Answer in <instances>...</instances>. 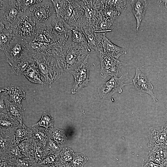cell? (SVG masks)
Masks as SVG:
<instances>
[{"instance_id": "1", "label": "cell", "mask_w": 167, "mask_h": 167, "mask_svg": "<svg viewBox=\"0 0 167 167\" xmlns=\"http://www.w3.org/2000/svg\"><path fill=\"white\" fill-rule=\"evenodd\" d=\"M87 47L73 41L71 37L54 58L64 73L69 72L79 66L89 54Z\"/></svg>"}, {"instance_id": "2", "label": "cell", "mask_w": 167, "mask_h": 167, "mask_svg": "<svg viewBox=\"0 0 167 167\" xmlns=\"http://www.w3.org/2000/svg\"><path fill=\"white\" fill-rule=\"evenodd\" d=\"M29 50L41 74L44 76L46 81L53 82L64 73L56 59L52 56Z\"/></svg>"}, {"instance_id": "3", "label": "cell", "mask_w": 167, "mask_h": 167, "mask_svg": "<svg viewBox=\"0 0 167 167\" xmlns=\"http://www.w3.org/2000/svg\"><path fill=\"white\" fill-rule=\"evenodd\" d=\"M25 14L37 24L50 23L57 17L51 0H41L26 11Z\"/></svg>"}, {"instance_id": "4", "label": "cell", "mask_w": 167, "mask_h": 167, "mask_svg": "<svg viewBox=\"0 0 167 167\" xmlns=\"http://www.w3.org/2000/svg\"><path fill=\"white\" fill-rule=\"evenodd\" d=\"M0 23L7 28L14 26L25 14L18 8L16 0H0Z\"/></svg>"}, {"instance_id": "5", "label": "cell", "mask_w": 167, "mask_h": 167, "mask_svg": "<svg viewBox=\"0 0 167 167\" xmlns=\"http://www.w3.org/2000/svg\"><path fill=\"white\" fill-rule=\"evenodd\" d=\"M128 72H126L119 77H111L109 80L102 83L97 90L100 97L104 99H108L116 92L121 93L123 87L133 84L128 82Z\"/></svg>"}, {"instance_id": "6", "label": "cell", "mask_w": 167, "mask_h": 167, "mask_svg": "<svg viewBox=\"0 0 167 167\" xmlns=\"http://www.w3.org/2000/svg\"><path fill=\"white\" fill-rule=\"evenodd\" d=\"M97 53L100 62V74L101 77L105 79L108 76H118L121 73V68L124 66V63L103 51Z\"/></svg>"}, {"instance_id": "7", "label": "cell", "mask_w": 167, "mask_h": 167, "mask_svg": "<svg viewBox=\"0 0 167 167\" xmlns=\"http://www.w3.org/2000/svg\"><path fill=\"white\" fill-rule=\"evenodd\" d=\"M11 28L14 34L30 43L35 37L37 24L25 14Z\"/></svg>"}, {"instance_id": "8", "label": "cell", "mask_w": 167, "mask_h": 167, "mask_svg": "<svg viewBox=\"0 0 167 167\" xmlns=\"http://www.w3.org/2000/svg\"><path fill=\"white\" fill-rule=\"evenodd\" d=\"M85 18L84 9L79 0H66L63 19L69 25H81Z\"/></svg>"}, {"instance_id": "9", "label": "cell", "mask_w": 167, "mask_h": 167, "mask_svg": "<svg viewBox=\"0 0 167 167\" xmlns=\"http://www.w3.org/2000/svg\"><path fill=\"white\" fill-rule=\"evenodd\" d=\"M88 56L76 68L70 71L74 79V82L71 90L74 94L83 88L89 85L90 66Z\"/></svg>"}, {"instance_id": "10", "label": "cell", "mask_w": 167, "mask_h": 167, "mask_svg": "<svg viewBox=\"0 0 167 167\" xmlns=\"http://www.w3.org/2000/svg\"><path fill=\"white\" fill-rule=\"evenodd\" d=\"M26 40L13 34L8 48L4 51L6 62L12 66L13 62L18 58L27 49L28 44Z\"/></svg>"}, {"instance_id": "11", "label": "cell", "mask_w": 167, "mask_h": 167, "mask_svg": "<svg viewBox=\"0 0 167 167\" xmlns=\"http://www.w3.org/2000/svg\"><path fill=\"white\" fill-rule=\"evenodd\" d=\"M135 75L132 79V83L135 89L139 92L149 94L154 101H157L153 91V86L148 80L146 75L140 71L138 66H135Z\"/></svg>"}, {"instance_id": "12", "label": "cell", "mask_w": 167, "mask_h": 167, "mask_svg": "<svg viewBox=\"0 0 167 167\" xmlns=\"http://www.w3.org/2000/svg\"><path fill=\"white\" fill-rule=\"evenodd\" d=\"M37 24L36 36L32 42L55 43L59 41L61 39L63 35L56 34L54 31L50 23Z\"/></svg>"}, {"instance_id": "13", "label": "cell", "mask_w": 167, "mask_h": 167, "mask_svg": "<svg viewBox=\"0 0 167 167\" xmlns=\"http://www.w3.org/2000/svg\"><path fill=\"white\" fill-rule=\"evenodd\" d=\"M106 33L104 32H98L95 33L96 38L102 45L103 52L118 59L122 54H126L127 52L125 49L114 44L105 36Z\"/></svg>"}, {"instance_id": "14", "label": "cell", "mask_w": 167, "mask_h": 167, "mask_svg": "<svg viewBox=\"0 0 167 167\" xmlns=\"http://www.w3.org/2000/svg\"><path fill=\"white\" fill-rule=\"evenodd\" d=\"M148 138L149 147L167 145V128L164 125L161 127H150L148 130Z\"/></svg>"}, {"instance_id": "15", "label": "cell", "mask_w": 167, "mask_h": 167, "mask_svg": "<svg viewBox=\"0 0 167 167\" xmlns=\"http://www.w3.org/2000/svg\"><path fill=\"white\" fill-rule=\"evenodd\" d=\"M35 61L28 48L22 55L13 63L11 73L17 75L24 74V73Z\"/></svg>"}, {"instance_id": "16", "label": "cell", "mask_w": 167, "mask_h": 167, "mask_svg": "<svg viewBox=\"0 0 167 167\" xmlns=\"http://www.w3.org/2000/svg\"><path fill=\"white\" fill-rule=\"evenodd\" d=\"M86 36L89 52L95 50L97 52L103 51L101 43L98 41L94 34L91 30L89 20L84 19L81 24Z\"/></svg>"}, {"instance_id": "17", "label": "cell", "mask_w": 167, "mask_h": 167, "mask_svg": "<svg viewBox=\"0 0 167 167\" xmlns=\"http://www.w3.org/2000/svg\"><path fill=\"white\" fill-rule=\"evenodd\" d=\"M130 4L132 12L136 20V30L138 31L148 7V2L145 0H131Z\"/></svg>"}, {"instance_id": "18", "label": "cell", "mask_w": 167, "mask_h": 167, "mask_svg": "<svg viewBox=\"0 0 167 167\" xmlns=\"http://www.w3.org/2000/svg\"><path fill=\"white\" fill-rule=\"evenodd\" d=\"M0 131L15 132L16 127L20 123L7 113H0Z\"/></svg>"}, {"instance_id": "19", "label": "cell", "mask_w": 167, "mask_h": 167, "mask_svg": "<svg viewBox=\"0 0 167 167\" xmlns=\"http://www.w3.org/2000/svg\"><path fill=\"white\" fill-rule=\"evenodd\" d=\"M15 132L0 131V154L6 153L10 148L16 143Z\"/></svg>"}, {"instance_id": "20", "label": "cell", "mask_w": 167, "mask_h": 167, "mask_svg": "<svg viewBox=\"0 0 167 167\" xmlns=\"http://www.w3.org/2000/svg\"><path fill=\"white\" fill-rule=\"evenodd\" d=\"M50 24L54 32L58 35L62 36L71 32L70 25L62 18L57 17Z\"/></svg>"}, {"instance_id": "21", "label": "cell", "mask_w": 167, "mask_h": 167, "mask_svg": "<svg viewBox=\"0 0 167 167\" xmlns=\"http://www.w3.org/2000/svg\"><path fill=\"white\" fill-rule=\"evenodd\" d=\"M0 49L5 51L9 46L13 36L11 28H7L0 23Z\"/></svg>"}, {"instance_id": "22", "label": "cell", "mask_w": 167, "mask_h": 167, "mask_svg": "<svg viewBox=\"0 0 167 167\" xmlns=\"http://www.w3.org/2000/svg\"><path fill=\"white\" fill-rule=\"evenodd\" d=\"M31 131L35 141L41 143L43 147L46 146L49 139L48 130L43 127L33 125Z\"/></svg>"}, {"instance_id": "23", "label": "cell", "mask_w": 167, "mask_h": 167, "mask_svg": "<svg viewBox=\"0 0 167 167\" xmlns=\"http://www.w3.org/2000/svg\"><path fill=\"white\" fill-rule=\"evenodd\" d=\"M70 26L71 31V39L72 41L88 47L87 39L81 25H78Z\"/></svg>"}, {"instance_id": "24", "label": "cell", "mask_w": 167, "mask_h": 167, "mask_svg": "<svg viewBox=\"0 0 167 167\" xmlns=\"http://www.w3.org/2000/svg\"><path fill=\"white\" fill-rule=\"evenodd\" d=\"M35 142L32 135L18 144L22 154L30 158L35 150Z\"/></svg>"}, {"instance_id": "25", "label": "cell", "mask_w": 167, "mask_h": 167, "mask_svg": "<svg viewBox=\"0 0 167 167\" xmlns=\"http://www.w3.org/2000/svg\"><path fill=\"white\" fill-rule=\"evenodd\" d=\"M25 77L31 82L42 84L41 74L36 62L31 65L24 73Z\"/></svg>"}, {"instance_id": "26", "label": "cell", "mask_w": 167, "mask_h": 167, "mask_svg": "<svg viewBox=\"0 0 167 167\" xmlns=\"http://www.w3.org/2000/svg\"><path fill=\"white\" fill-rule=\"evenodd\" d=\"M7 113L20 123H22L24 117V110L21 104L9 101L7 108Z\"/></svg>"}, {"instance_id": "27", "label": "cell", "mask_w": 167, "mask_h": 167, "mask_svg": "<svg viewBox=\"0 0 167 167\" xmlns=\"http://www.w3.org/2000/svg\"><path fill=\"white\" fill-rule=\"evenodd\" d=\"M4 91L6 94L9 95L13 102L20 104L25 96L24 90L16 86L11 85L9 87L6 88Z\"/></svg>"}, {"instance_id": "28", "label": "cell", "mask_w": 167, "mask_h": 167, "mask_svg": "<svg viewBox=\"0 0 167 167\" xmlns=\"http://www.w3.org/2000/svg\"><path fill=\"white\" fill-rule=\"evenodd\" d=\"M15 135L17 144L32 136L31 130L23 123L19 124L16 127Z\"/></svg>"}, {"instance_id": "29", "label": "cell", "mask_w": 167, "mask_h": 167, "mask_svg": "<svg viewBox=\"0 0 167 167\" xmlns=\"http://www.w3.org/2000/svg\"><path fill=\"white\" fill-rule=\"evenodd\" d=\"M42 144L36 141L35 148L33 154L30 158L33 164L38 165L49 154L42 148Z\"/></svg>"}, {"instance_id": "30", "label": "cell", "mask_w": 167, "mask_h": 167, "mask_svg": "<svg viewBox=\"0 0 167 167\" xmlns=\"http://www.w3.org/2000/svg\"><path fill=\"white\" fill-rule=\"evenodd\" d=\"M49 138L62 145L67 139L65 133L63 130L57 128H52L48 130Z\"/></svg>"}, {"instance_id": "31", "label": "cell", "mask_w": 167, "mask_h": 167, "mask_svg": "<svg viewBox=\"0 0 167 167\" xmlns=\"http://www.w3.org/2000/svg\"><path fill=\"white\" fill-rule=\"evenodd\" d=\"M54 124V119L49 113L44 112L40 120L33 125L43 127L47 130H49L53 127Z\"/></svg>"}, {"instance_id": "32", "label": "cell", "mask_w": 167, "mask_h": 167, "mask_svg": "<svg viewBox=\"0 0 167 167\" xmlns=\"http://www.w3.org/2000/svg\"><path fill=\"white\" fill-rule=\"evenodd\" d=\"M74 154L72 149L68 148H65L58 154V156L61 162L65 165L71 162Z\"/></svg>"}, {"instance_id": "33", "label": "cell", "mask_w": 167, "mask_h": 167, "mask_svg": "<svg viewBox=\"0 0 167 167\" xmlns=\"http://www.w3.org/2000/svg\"><path fill=\"white\" fill-rule=\"evenodd\" d=\"M62 145L49 139L45 149L48 154H58L62 149Z\"/></svg>"}, {"instance_id": "34", "label": "cell", "mask_w": 167, "mask_h": 167, "mask_svg": "<svg viewBox=\"0 0 167 167\" xmlns=\"http://www.w3.org/2000/svg\"><path fill=\"white\" fill-rule=\"evenodd\" d=\"M41 0H17L16 5L19 9L25 14L26 11L33 5L40 2Z\"/></svg>"}, {"instance_id": "35", "label": "cell", "mask_w": 167, "mask_h": 167, "mask_svg": "<svg viewBox=\"0 0 167 167\" xmlns=\"http://www.w3.org/2000/svg\"><path fill=\"white\" fill-rule=\"evenodd\" d=\"M88 160V158L83 154L75 153L70 163L72 167H83Z\"/></svg>"}, {"instance_id": "36", "label": "cell", "mask_w": 167, "mask_h": 167, "mask_svg": "<svg viewBox=\"0 0 167 167\" xmlns=\"http://www.w3.org/2000/svg\"><path fill=\"white\" fill-rule=\"evenodd\" d=\"M57 17L63 18L66 0H51Z\"/></svg>"}, {"instance_id": "37", "label": "cell", "mask_w": 167, "mask_h": 167, "mask_svg": "<svg viewBox=\"0 0 167 167\" xmlns=\"http://www.w3.org/2000/svg\"><path fill=\"white\" fill-rule=\"evenodd\" d=\"M59 160L58 154L50 153L46 156L38 165L42 167H47Z\"/></svg>"}, {"instance_id": "38", "label": "cell", "mask_w": 167, "mask_h": 167, "mask_svg": "<svg viewBox=\"0 0 167 167\" xmlns=\"http://www.w3.org/2000/svg\"><path fill=\"white\" fill-rule=\"evenodd\" d=\"M5 154H7L11 157L16 159L22 158V154L18 144L16 143L12 146Z\"/></svg>"}, {"instance_id": "39", "label": "cell", "mask_w": 167, "mask_h": 167, "mask_svg": "<svg viewBox=\"0 0 167 167\" xmlns=\"http://www.w3.org/2000/svg\"><path fill=\"white\" fill-rule=\"evenodd\" d=\"M9 101L3 94L0 96V113H7L8 104Z\"/></svg>"}, {"instance_id": "40", "label": "cell", "mask_w": 167, "mask_h": 167, "mask_svg": "<svg viewBox=\"0 0 167 167\" xmlns=\"http://www.w3.org/2000/svg\"><path fill=\"white\" fill-rule=\"evenodd\" d=\"M142 167H165L162 165L156 163L152 161L146 159Z\"/></svg>"}, {"instance_id": "41", "label": "cell", "mask_w": 167, "mask_h": 167, "mask_svg": "<svg viewBox=\"0 0 167 167\" xmlns=\"http://www.w3.org/2000/svg\"><path fill=\"white\" fill-rule=\"evenodd\" d=\"M159 6L167 13V0H158Z\"/></svg>"}, {"instance_id": "42", "label": "cell", "mask_w": 167, "mask_h": 167, "mask_svg": "<svg viewBox=\"0 0 167 167\" xmlns=\"http://www.w3.org/2000/svg\"><path fill=\"white\" fill-rule=\"evenodd\" d=\"M47 167H65L64 165L59 160L58 161L53 163Z\"/></svg>"}, {"instance_id": "43", "label": "cell", "mask_w": 167, "mask_h": 167, "mask_svg": "<svg viewBox=\"0 0 167 167\" xmlns=\"http://www.w3.org/2000/svg\"><path fill=\"white\" fill-rule=\"evenodd\" d=\"M65 167H72L71 163L66 164L64 165Z\"/></svg>"}, {"instance_id": "44", "label": "cell", "mask_w": 167, "mask_h": 167, "mask_svg": "<svg viewBox=\"0 0 167 167\" xmlns=\"http://www.w3.org/2000/svg\"><path fill=\"white\" fill-rule=\"evenodd\" d=\"M31 167H42L38 165L33 164Z\"/></svg>"}, {"instance_id": "45", "label": "cell", "mask_w": 167, "mask_h": 167, "mask_svg": "<svg viewBox=\"0 0 167 167\" xmlns=\"http://www.w3.org/2000/svg\"><path fill=\"white\" fill-rule=\"evenodd\" d=\"M164 126L167 128V121L166 122V123H165V124L164 125Z\"/></svg>"}, {"instance_id": "46", "label": "cell", "mask_w": 167, "mask_h": 167, "mask_svg": "<svg viewBox=\"0 0 167 167\" xmlns=\"http://www.w3.org/2000/svg\"></svg>"}]
</instances>
